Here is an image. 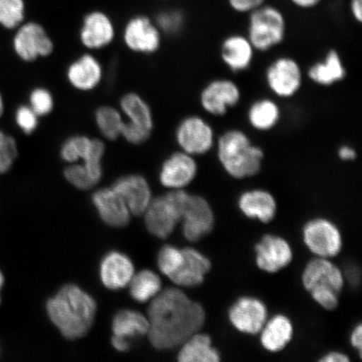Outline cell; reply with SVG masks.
Wrapping results in <instances>:
<instances>
[{
	"mask_svg": "<svg viewBox=\"0 0 362 362\" xmlns=\"http://www.w3.org/2000/svg\"><path fill=\"white\" fill-rule=\"evenodd\" d=\"M260 333L261 344L264 349L278 352L284 350L291 341L293 327L287 316L278 315L266 321Z\"/></svg>",
	"mask_w": 362,
	"mask_h": 362,
	"instance_id": "4316f807",
	"label": "cell"
},
{
	"mask_svg": "<svg viewBox=\"0 0 362 362\" xmlns=\"http://www.w3.org/2000/svg\"><path fill=\"white\" fill-rule=\"evenodd\" d=\"M257 267L267 273L274 274L291 264L293 252L286 240L267 234L255 246Z\"/></svg>",
	"mask_w": 362,
	"mask_h": 362,
	"instance_id": "9a60e30c",
	"label": "cell"
},
{
	"mask_svg": "<svg viewBox=\"0 0 362 362\" xmlns=\"http://www.w3.org/2000/svg\"><path fill=\"white\" fill-rule=\"evenodd\" d=\"M18 156L15 139L0 131V174L10 170Z\"/></svg>",
	"mask_w": 362,
	"mask_h": 362,
	"instance_id": "74e56055",
	"label": "cell"
},
{
	"mask_svg": "<svg viewBox=\"0 0 362 362\" xmlns=\"http://www.w3.org/2000/svg\"><path fill=\"white\" fill-rule=\"evenodd\" d=\"M124 117L120 110L111 106H102L95 112V123L104 138L116 140L121 137Z\"/></svg>",
	"mask_w": 362,
	"mask_h": 362,
	"instance_id": "1f68e13d",
	"label": "cell"
},
{
	"mask_svg": "<svg viewBox=\"0 0 362 362\" xmlns=\"http://www.w3.org/2000/svg\"><path fill=\"white\" fill-rule=\"evenodd\" d=\"M13 49L22 60L33 62L39 57L51 55L54 44L42 25L30 22L17 31L13 38Z\"/></svg>",
	"mask_w": 362,
	"mask_h": 362,
	"instance_id": "7c38bea8",
	"label": "cell"
},
{
	"mask_svg": "<svg viewBox=\"0 0 362 362\" xmlns=\"http://www.w3.org/2000/svg\"><path fill=\"white\" fill-rule=\"evenodd\" d=\"M103 70L101 63L90 54L76 59L67 68L66 78L69 83L76 89L88 92L101 83Z\"/></svg>",
	"mask_w": 362,
	"mask_h": 362,
	"instance_id": "603a6c76",
	"label": "cell"
},
{
	"mask_svg": "<svg viewBox=\"0 0 362 362\" xmlns=\"http://www.w3.org/2000/svg\"><path fill=\"white\" fill-rule=\"evenodd\" d=\"M320 362H348L350 361L348 357L344 353L338 351H332L325 355L320 360Z\"/></svg>",
	"mask_w": 362,
	"mask_h": 362,
	"instance_id": "bcb514c9",
	"label": "cell"
},
{
	"mask_svg": "<svg viewBox=\"0 0 362 362\" xmlns=\"http://www.w3.org/2000/svg\"><path fill=\"white\" fill-rule=\"evenodd\" d=\"M287 21L278 7L264 4L248 13L247 36L257 52H268L286 37Z\"/></svg>",
	"mask_w": 362,
	"mask_h": 362,
	"instance_id": "5b68a950",
	"label": "cell"
},
{
	"mask_svg": "<svg viewBox=\"0 0 362 362\" xmlns=\"http://www.w3.org/2000/svg\"><path fill=\"white\" fill-rule=\"evenodd\" d=\"M180 223L184 237L197 243L214 228L215 216L209 202L199 194H189L185 202Z\"/></svg>",
	"mask_w": 362,
	"mask_h": 362,
	"instance_id": "30bf717a",
	"label": "cell"
},
{
	"mask_svg": "<svg viewBox=\"0 0 362 362\" xmlns=\"http://www.w3.org/2000/svg\"><path fill=\"white\" fill-rule=\"evenodd\" d=\"M112 345L117 351L125 352L130 349L131 341L120 337L112 336L111 339Z\"/></svg>",
	"mask_w": 362,
	"mask_h": 362,
	"instance_id": "f6af8a7d",
	"label": "cell"
},
{
	"mask_svg": "<svg viewBox=\"0 0 362 362\" xmlns=\"http://www.w3.org/2000/svg\"><path fill=\"white\" fill-rule=\"evenodd\" d=\"M183 13L175 10L162 11L156 17V26L161 33L169 35L179 34L183 29Z\"/></svg>",
	"mask_w": 362,
	"mask_h": 362,
	"instance_id": "8d00e7d4",
	"label": "cell"
},
{
	"mask_svg": "<svg viewBox=\"0 0 362 362\" xmlns=\"http://www.w3.org/2000/svg\"><path fill=\"white\" fill-rule=\"evenodd\" d=\"M49 320L68 339L83 337L92 328L97 303L89 293L75 284H66L47 303Z\"/></svg>",
	"mask_w": 362,
	"mask_h": 362,
	"instance_id": "7a4b0ae2",
	"label": "cell"
},
{
	"mask_svg": "<svg viewBox=\"0 0 362 362\" xmlns=\"http://www.w3.org/2000/svg\"><path fill=\"white\" fill-rule=\"evenodd\" d=\"M4 112V102L3 98L1 97V94H0V117L2 116Z\"/></svg>",
	"mask_w": 362,
	"mask_h": 362,
	"instance_id": "f907efd6",
	"label": "cell"
},
{
	"mask_svg": "<svg viewBox=\"0 0 362 362\" xmlns=\"http://www.w3.org/2000/svg\"><path fill=\"white\" fill-rule=\"evenodd\" d=\"M148 337L157 350L179 347L201 332L206 311L178 288H167L153 298L148 310Z\"/></svg>",
	"mask_w": 362,
	"mask_h": 362,
	"instance_id": "6da1fadb",
	"label": "cell"
},
{
	"mask_svg": "<svg viewBox=\"0 0 362 362\" xmlns=\"http://www.w3.org/2000/svg\"><path fill=\"white\" fill-rule=\"evenodd\" d=\"M346 277L349 279V282L353 285V286H356L357 284L360 283V272L358 268L356 266H350L348 267Z\"/></svg>",
	"mask_w": 362,
	"mask_h": 362,
	"instance_id": "681fc988",
	"label": "cell"
},
{
	"mask_svg": "<svg viewBox=\"0 0 362 362\" xmlns=\"http://www.w3.org/2000/svg\"><path fill=\"white\" fill-rule=\"evenodd\" d=\"M238 206L249 218H257L264 223L273 221L277 211V202L273 194L262 189L243 193L239 197Z\"/></svg>",
	"mask_w": 362,
	"mask_h": 362,
	"instance_id": "cb8c5ba5",
	"label": "cell"
},
{
	"mask_svg": "<svg viewBox=\"0 0 362 362\" xmlns=\"http://www.w3.org/2000/svg\"><path fill=\"white\" fill-rule=\"evenodd\" d=\"M347 72L341 55L336 49H329L323 60L316 62L307 71V76L321 87H332L346 78Z\"/></svg>",
	"mask_w": 362,
	"mask_h": 362,
	"instance_id": "d4e9b609",
	"label": "cell"
},
{
	"mask_svg": "<svg viewBox=\"0 0 362 362\" xmlns=\"http://www.w3.org/2000/svg\"><path fill=\"white\" fill-rule=\"evenodd\" d=\"M124 40L126 47L131 51L152 54L160 47L161 33L148 18L136 16L127 23Z\"/></svg>",
	"mask_w": 362,
	"mask_h": 362,
	"instance_id": "2e32d148",
	"label": "cell"
},
{
	"mask_svg": "<svg viewBox=\"0 0 362 362\" xmlns=\"http://www.w3.org/2000/svg\"><path fill=\"white\" fill-rule=\"evenodd\" d=\"M264 79L267 87L276 98L289 99L300 92L304 83V72L296 59L279 57L267 66Z\"/></svg>",
	"mask_w": 362,
	"mask_h": 362,
	"instance_id": "ba28073f",
	"label": "cell"
},
{
	"mask_svg": "<svg viewBox=\"0 0 362 362\" xmlns=\"http://www.w3.org/2000/svg\"><path fill=\"white\" fill-rule=\"evenodd\" d=\"M351 344L359 352V356H361L362 351V327L361 324L357 325L353 329L351 334Z\"/></svg>",
	"mask_w": 362,
	"mask_h": 362,
	"instance_id": "ee69618b",
	"label": "cell"
},
{
	"mask_svg": "<svg viewBox=\"0 0 362 362\" xmlns=\"http://www.w3.org/2000/svg\"><path fill=\"white\" fill-rule=\"evenodd\" d=\"M182 249L184 255L182 264L170 279L179 287L199 286L211 271V262L197 249L192 247Z\"/></svg>",
	"mask_w": 362,
	"mask_h": 362,
	"instance_id": "ffe728a7",
	"label": "cell"
},
{
	"mask_svg": "<svg viewBox=\"0 0 362 362\" xmlns=\"http://www.w3.org/2000/svg\"><path fill=\"white\" fill-rule=\"evenodd\" d=\"M93 139L85 135H74L68 138L61 147L62 160L67 164H74L83 160L87 156Z\"/></svg>",
	"mask_w": 362,
	"mask_h": 362,
	"instance_id": "d6a6232c",
	"label": "cell"
},
{
	"mask_svg": "<svg viewBox=\"0 0 362 362\" xmlns=\"http://www.w3.org/2000/svg\"><path fill=\"white\" fill-rule=\"evenodd\" d=\"M120 111L126 117V121L152 131L153 117L151 108L139 94H125L120 100Z\"/></svg>",
	"mask_w": 362,
	"mask_h": 362,
	"instance_id": "f546056e",
	"label": "cell"
},
{
	"mask_svg": "<svg viewBox=\"0 0 362 362\" xmlns=\"http://www.w3.org/2000/svg\"><path fill=\"white\" fill-rule=\"evenodd\" d=\"M337 156L339 160L342 161H353L357 157V152L354 147L349 146V144H343L338 148Z\"/></svg>",
	"mask_w": 362,
	"mask_h": 362,
	"instance_id": "7bdbcfd3",
	"label": "cell"
},
{
	"mask_svg": "<svg viewBox=\"0 0 362 362\" xmlns=\"http://www.w3.org/2000/svg\"><path fill=\"white\" fill-rule=\"evenodd\" d=\"M112 187L123 198L130 214L144 215L152 200L151 187L140 175H128L116 180Z\"/></svg>",
	"mask_w": 362,
	"mask_h": 362,
	"instance_id": "e0dca14e",
	"label": "cell"
},
{
	"mask_svg": "<svg viewBox=\"0 0 362 362\" xmlns=\"http://www.w3.org/2000/svg\"><path fill=\"white\" fill-rule=\"evenodd\" d=\"M38 115L30 106H21L16 113V124L25 134H30L38 127Z\"/></svg>",
	"mask_w": 362,
	"mask_h": 362,
	"instance_id": "ab89813d",
	"label": "cell"
},
{
	"mask_svg": "<svg viewBox=\"0 0 362 362\" xmlns=\"http://www.w3.org/2000/svg\"><path fill=\"white\" fill-rule=\"evenodd\" d=\"M267 0H228L229 6L235 12L249 13L264 6Z\"/></svg>",
	"mask_w": 362,
	"mask_h": 362,
	"instance_id": "b9f144b4",
	"label": "cell"
},
{
	"mask_svg": "<svg viewBox=\"0 0 362 362\" xmlns=\"http://www.w3.org/2000/svg\"><path fill=\"white\" fill-rule=\"evenodd\" d=\"M230 322L238 332L249 334L260 333L268 319L267 307L253 297H242L234 303L228 312Z\"/></svg>",
	"mask_w": 362,
	"mask_h": 362,
	"instance_id": "5bb4252c",
	"label": "cell"
},
{
	"mask_svg": "<svg viewBox=\"0 0 362 362\" xmlns=\"http://www.w3.org/2000/svg\"><path fill=\"white\" fill-rule=\"evenodd\" d=\"M350 11L353 19L356 22L362 21V0H351Z\"/></svg>",
	"mask_w": 362,
	"mask_h": 362,
	"instance_id": "7dc6e473",
	"label": "cell"
},
{
	"mask_svg": "<svg viewBox=\"0 0 362 362\" xmlns=\"http://www.w3.org/2000/svg\"><path fill=\"white\" fill-rule=\"evenodd\" d=\"M242 96V90L236 81L220 78L211 80L203 88L199 102L208 115L221 117L237 107Z\"/></svg>",
	"mask_w": 362,
	"mask_h": 362,
	"instance_id": "9c48e42d",
	"label": "cell"
},
{
	"mask_svg": "<svg viewBox=\"0 0 362 362\" xmlns=\"http://www.w3.org/2000/svg\"><path fill=\"white\" fill-rule=\"evenodd\" d=\"M64 176L68 182L81 191H87L97 185L86 167L79 162L66 166Z\"/></svg>",
	"mask_w": 362,
	"mask_h": 362,
	"instance_id": "d590c367",
	"label": "cell"
},
{
	"mask_svg": "<svg viewBox=\"0 0 362 362\" xmlns=\"http://www.w3.org/2000/svg\"><path fill=\"white\" fill-rule=\"evenodd\" d=\"M131 297L139 303L153 300L162 291V282L157 274L144 269L134 274L129 284Z\"/></svg>",
	"mask_w": 362,
	"mask_h": 362,
	"instance_id": "4dcf8cb0",
	"label": "cell"
},
{
	"mask_svg": "<svg viewBox=\"0 0 362 362\" xmlns=\"http://www.w3.org/2000/svg\"><path fill=\"white\" fill-rule=\"evenodd\" d=\"M217 160L226 174L237 180L255 177L262 170L265 153L240 129H230L217 136Z\"/></svg>",
	"mask_w": 362,
	"mask_h": 362,
	"instance_id": "3957f363",
	"label": "cell"
},
{
	"mask_svg": "<svg viewBox=\"0 0 362 362\" xmlns=\"http://www.w3.org/2000/svg\"><path fill=\"white\" fill-rule=\"evenodd\" d=\"M24 17L23 0H0V25L7 29H13L21 25Z\"/></svg>",
	"mask_w": 362,
	"mask_h": 362,
	"instance_id": "836d02e7",
	"label": "cell"
},
{
	"mask_svg": "<svg viewBox=\"0 0 362 362\" xmlns=\"http://www.w3.org/2000/svg\"><path fill=\"white\" fill-rule=\"evenodd\" d=\"M151 134V130L142 128V127L125 120L121 136L127 142L137 146V144L146 142Z\"/></svg>",
	"mask_w": 362,
	"mask_h": 362,
	"instance_id": "60d3db41",
	"label": "cell"
},
{
	"mask_svg": "<svg viewBox=\"0 0 362 362\" xmlns=\"http://www.w3.org/2000/svg\"><path fill=\"white\" fill-rule=\"evenodd\" d=\"M0 303H1V298H0Z\"/></svg>",
	"mask_w": 362,
	"mask_h": 362,
	"instance_id": "f5cc1de1",
	"label": "cell"
},
{
	"mask_svg": "<svg viewBox=\"0 0 362 362\" xmlns=\"http://www.w3.org/2000/svg\"><path fill=\"white\" fill-rule=\"evenodd\" d=\"M184 259L183 249L172 245L162 247L158 255V269L170 278L177 271Z\"/></svg>",
	"mask_w": 362,
	"mask_h": 362,
	"instance_id": "e575fe53",
	"label": "cell"
},
{
	"mask_svg": "<svg viewBox=\"0 0 362 362\" xmlns=\"http://www.w3.org/2000/svg\"><path fill=\"white\" fill-rule=\"evenodd\" d=\"M256 49L247 35L232 34L223 40L220 47L221 61L233 74H241L251 67Z\"/></svg>",
	"mask_w": 362,
	"mask_h": 362,
	"instance_id": "ac0fdd59",
	"label": "cell"
},
{
	"mask_svg": "<svg viewBox=\"0 0 362 362\" xmlns=\"http://www.w3.org/2000/svg\"><path fill=\"white\" fill-rule=\"evenodd\" d=\"M304 242L317 257L332 259L341 251L342 238L332 221L317 218L307 223L303 229Z\"/></svg>",
	"mask_w": 362,
	"mask_h": 362,
	"instance_id": "8fae6325",
	"label": "cell"
},
{
	"mask_svg": "<svg viewBox=\"0 0 362 362\" xmlns=\"http://www.w3.org/2000/svg\"><path fill=\"white\" fill-rule=\"evenodd\" d=\"M175 137L180 151L196 158L214 151L217 139L214 126L200 115L184 117L176 127Z\"/></svg>",
	"mask_w": 362,
	"mask_h": 362,
	"instance_id": "52a82bcc",
	"label": "cell"
},
{
	"mask_svg": "<svg viewBox=\"0 0 362 362\" xmlns=\"http://www.w3.org/2000/svg\"><path fill=\"white\" fill-rule=\"evenodd\" d=\"M92 200L103 223L112 228H124L129 223V209L112 187L98 189Z\"/></svg>",
	"mask_w": 362,
	"mask_h": 362,
	"instance_id": "d6986e66",
	"label": "cell"
},
{
	"mask_svg": "<svg viewBox=\"0 0 362 362\" xmlns=\"http://www.w3.org/2000/svg\"><path fill=\"white\" fill-rule=\"evenodd\" d=\"M134 274V266L124 253L112 251L104 256L100 264V278L104 286L119 291L128 286Z\"/></svg>",
	"mask_w": 362,
	"mask_h": 362,
	"instance_id": "7402d4cb",
	"label": "cell"
},
{
	"mask_svg": "<svg viewBox=\"0 0 362 362\" xmlns=\"http://www.w3.org/2000/svg\"><path fill=\"white\" fill-rule=\"evenodd\" d=\"M4 283V276H3V274L1 273V272H0V291H1Z\"/></svg>",
	"mask_w": 362,
	"mask_h": 362,
	"instance_id": "816d5d0a",
	"label": "cell"
},
{
	"mask_svg": "<svg viewBox=\"0 0 362 362\" xmlns=\"http://www.w3.org/2000/svg\"><path fill=\"white\" fill-rule=\"evenodd\" d=\"M113 336L131 339L147 334L148 320L138 311L121 310L113 317L112 323Z\"/></svg>",
	"mask_w": 362,
	"mask_h": 362,
	"instance_id": "f1b7e54d",
	"label": "cell"
},
{
	"mask_svg": "<svg viewBox=\"0 0 362 362\" xmlns=\"http://www.w3.org/2000/svg\"><path fill=\"white\" fill-rule=\"evenodd\" d=\"M180 362H219L220 353L212 346L209 334L200 332L192 334L180 346Z\"/></svg>",
	"mask_w": 362,
	"mask_h": 362,
	"instance_id": "83f0119b",
	"label": "cell"
},
{
	"mask_svg": "<svg viewBox=\"0 0 362 362\" xmlns=\"http://www.w3.org/2000/svg\"><path fill=\"white\" fill-rule=\"evenodd\" d=\"M115 36V25L105 13L94 11L84 18L80 30V40L86 48L95 51L107 47Z\"/></svg>",
	"mask_w": 362,
	"mask_h": 362,
	"instance_id": "44dd1931",
	"label": "cell"
},
{
	"mask_svg": "<svg viewBox=\"0 0 362 362\" xmlns=\"http://www.w3.org/2000/svg\"><path fill=\"white\" fill-rule=\"evenodd\" d=\"M322 0H291L294 6L302 8V10H310V8L318 6Z\"/></svg>",
	"mask_w": 362,
	"mask_h": 362,
	"instance_id": "c3c4849f",
	"label": "cell"
},
{
	"mask_svg": "<svg viewBox=\"0 0 362 362\" xmlns=\"http://www.w3.org/2000/svg\"><path fill=\"white\" fill-rule=\"evenodd\" d=\"M279 104L273 98H262L251 103L247 112L249 126L257 132H269L281 120Z\"/></svg>",
	"mask_w": 362,
	"mask_h": 362,
	"instance_id": "484cf974",
	"label": "cell"
},
{
	"mask_svg": "<svg viewBox=\"0 0 362 362\" xmlns=\"http://www.w3.org/2000/svg\"><path fill=\"white\" fill-rule=\"evenodd\" d=\"M302 282L317 304L327 310L337 309L345 277L332 262L316 257L308 262L303 272Z\"/></svg>",
	"mask_w": 362,
	"mask_h": 362,
	"instance_id": "277c9868",
	"label": "cell"
},
{
	"mask_svg": "<svg viewBox=\"0 0 362 362\" xmlns=\"http://www.w3.org/2000/svg\"><path fill=\"white\" fill-rule=\"evenodd\" d=\"M188 196L184 189H171L152 199L144 214L148 232L160 239L169 238L180 223Z\"/></svg>",
	"mask_w": 362,
	"mask_h": 362,
	"instance_id": "8992f818",
	"label": "cell"
},
{
	"mask_svg": "<svg viewBox=\"0 0 362 362\" xmlns=\"http://www.w3.org/2000/svg\"><path fill=\"white\" fill-rule=\"evenodd\" d=\"M30 107L39 117L49 115L54 108V98L49 90L38 88L31 92Z\"/></svg>",
	"mask_w": 362,
	"mask_h": 362,
	"instance_id": "f35d334b",
	"label": "cell"
},
{
	"mask_svg": "<svg viewBox=\"0 0 362 362\" xmlns=\"http://www.w3.org/2000/svg\"><path fill=\"white\" fill-rule=\"evenodd\" d=\"M197 173L196 157L179 151L171 153L163 163L158 178L166 188L182 189L193 182Z\"/></svg>",
	"mask_w": 362,
	"mask_h": 362,
	"instance_id": "4fadbf2b",
	"label": "cell"
}]
</instances>
